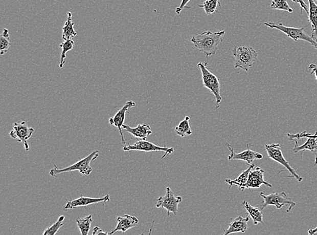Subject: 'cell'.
I'll return each mask as SVG.
<instances>
[{
  "label": "cell",
  "instance_id": "cell-25",
  "mask_svg": "<svg viewBox=\"0 0 317 235\" xmlns=\"http://www.w3.org/2000/svg\"><path fill=\"white\" fill-rule=\"evenodd\" d=\"M218 6L220 8L221 7L220 0H207L203 2V4L198 6L199 8H203L206 14L207 15H210V14H213L218 11Z\"/></svg>",
  "mask_w": 317,
  "mask_h": 235
},
{
  "label": "cell",
  "instance_id": "cell-32",
  "mask_svg": "<svg viewBox=\"0 0 317 235\" xmlns=\"http://www.w3.org/2000/svg\"><path fill=\"white\" fill-rule=\"evenodd\" d=\"M291 1L299 4L300 6H301V14L303 10H305L306 12L308 13V8H307V5H306L304 1H302V0H291Z\"/></svg>",
  "mask_w": 317,
  "mask_h": 235
},
{
  "label": "cell",
  "instance_id": "cell-1",
  "mask_svg": "<svg viewBox=\"0 0 317 235\" xmlns=\"http://www.w3.org/2000/svg\"><path fill=\"white\" fill-rule=\"evenodd\" d=\"M225 31L213 33L211 31H205L201 34H195L191 41L194 44L195 47L199 52H202L206 56H213L217 53L218 46L223 41Z\"/></svg>",
  "mask_w": 317,
  "mask_h": 235
},
{
  "label": "cell",
  "instance_id": "cell-29",
  "mask_svg": "<svg viewBox=\"0 0 317 235\" xmlns=\"http://www.w3.org/2000/svg\"><path fill=\"white\" fill-rule=\"evenodd\" d=\"M270 8L275 10H284L289 13H292L293 12L292 8L289 6L286 0H272Z\"/></svg>",
  "mask_w": 317,
  "mask_h": 235
},
{
  "label": "cell",
  "instance_id": "cell-6",
  "mask_svg": "<svg viewBox=\"0 0 317 235\" xmlns=\"http://www.w3.org/2000/svg\"><path fill=\"white\" fill-rule=\"evenodd\" d=\"M264 25L269 27L270 29H278V30L284 33L289 38L292 39L293 41H297L298 40H302L307 41V42L311 44L315 49L317 50V44L312 38L311 36H309L307 33L304 31V27L302 28H296V27H286L283 23H276L274 22L264 23Z\"/></svg>",
  "mask_w": 317,
  "mask_h": 235
},
{
  "label": "cell",
  "instance_id": "cell-10",
  "mask_svg": "<svg viewBox=\"0 0 317 235\" xmlns=\"http://www.w3.org/2000/svg\"><path fill=\"white\" fill-rule=\"evenodd\" d=\"M124 151H139L143 152H160L163 151L165 154L161 157V159L165 158L167 155H171L174 152L173 148L167 147V146H160L152 142L146 141V140H141L136 142L132 145H125L123 146Z\"/></svg>",
  "mask_w": 317,
  "mask_h": 235
},
{
  "label": "cell",
  "instance_id": "cell-8",
  "mask_svg": "<svg viewBox=\"0 0 317 235\" xmlns=\"http://www.w3.org/2000/svg\"><path fill=\"white\" fill-rule=\"evenodd\" d=\"M183 197H175L171 188L168 186L166 188V195L165 196L160 197L157 201L156 207L157 208H164L167 209L168 216L171 213L174 215H177L178 212V205L182 202Z\"/></svg>",
  "mask_w": 317,
  "mask_h": 235
},
{
  "label": "cell",
  "instance_id": "cell-15",
  "mask_svg": "<svg viewBox=\"0 0 317 235\" xmlns=\"http://www.w3.org/2000/svg\"><path fill=\"white\" fill-rule=\"evenodd\" d=\"M139 223V220L135 216L125 214L123 216H119L117 218V225L115 229L109 232V234H115L117 231L123 232L125 233L128 230L131 229Z\"/></svg>",
  "mask_w": 317,
  "mask_h": 235
},
{
  "label": "cell",
  "instance_id": "cell-16",
  "mask_svg": "<svg viewBox=\"0 0 317 235\" xmlns=\"http://www.w3.org/2000/svg\"><path fill=\"white\" fill-rule=\"evenodd\" d=\"M250 220L249 217L243 218L238 216L228 224L229 228L224 232V235H229L233 233H245L247 230V223Z\"/></svg>",
  "mask_w": 317,
  "mask_h": 235
},
{
  "label": "cell",
  "instance_id": "cell-21",
  "mask_svg": "<svg viewBox=\"0 0 317 235\" xmlns=\"http://www.w3.org/2000/svg\"><path fill=\"white\" fill-rule=\"evenodd\" d=\"M67 16H68V18H67L66 22L65 23L64 26L62 28V39L64 41L72 39L77 35V33L74 29L75 23L72 20V13L68 12Z\"/></svg>",
  "mask_w": 317,
  "mask_h": 235
},
{
  "label": "cell",
  "instance_id": "cell-20",
  "mask_svg": "<svg viewBox=\"0 0 317 235\" xmlns=\"http://www.w3.org/2000/svg\"><path fill=\"white\" fill-rule=\"evenodd\" d=\"M242 206L251 216L255 225H258V224L259 223L264 224L263 213L260 209H258V207H253V205L245 200L242 202Z\"/></svg>",
  "mask_w": 317,
  "mask_h": 235
},
{
  "label": "cell",
  "instance_id": "cell-34",
  "mask_svg": "<svg viewBox=\"0 0 317 235\" xmlns=\"http://www.w3.org/2000/svg\"><path fill=\"white\" fill-rule=\"evenodd\" d=\"M93 234H109V232L103 231V230L101 229L100 227H98V226H96V227L94 228Z\"/></svg>",
  "mask_w": 317,
  "mask_h": 235
},
{
  "label": "cell",
  "instance_id": "cell-17",
  "mask_svg": "<svg viewBox=\"0 0 317 235\" xmlns=\"http://www.w3.org/2000/svg\"><path fill=\"white\" fill-rule=\"evenodd\" d=\"M123 129L131 134L134 137L141 140H146L148 136L152 134V130L149 124H140L135 127L124 124Z\"/></svg>",
  "mask_w": 317,
  "mask_h": 235
},
{
  "label": "cell",
  "instance_id": "cell-19",
  "mask_svg": "<svg viewBox=\"0 0 317 235\" xmlns=\"http://www.w3.org/2000/svg\"><path fill=\"white\" fill-rule=\"evenodd\" d=\"M308 1L309 4L308 20L312 28L311 37L317 44V4L314 0H308Z\"/></svg>",
  "mask_w": 317,
  "mask_h": 235
},
{
  "label": "cell",
  "instance_id": "cell-5",
  "mask_svg": "<svg viewBox=\"0 0 317 235\" xmlns=\"http://www.w3.org/2000/svg\"><path fill=\"white\" fill-rule=\"evenodd\" d=\"M260 197L264 199L263 202H262L261 209H265L266 207L272 205L275 206L277 209H281L283 206L288 207L287 209V213H289L293 207L297 205V203L293 201L291 197H288L286 193H273L271 194L266 195L264 192L260 193Z\"/></svg>",
  "mask_w": 317,
  "mask_h": 235
},
{
  "label": "cell",
  "instance_id": "cell-27",
  "mask_svg": "<svg viewBox=\"0 0 317 235\" xmlns=\"http://www.w3.org/2000/svg\"><path fill=\"white\" fill-rule=\"evenodd\" d=\"M11 46L10 42V33L7 29H4L0 36V54L4 55L7 53Z\"/></svg>",
  "mask_w": 317,
  "mask_h": 235
},
{
  "label": "cell",
  "instance_id": "cell-2",
  "mask_svg": "<svg viewBox=\"0 0 317 235\" xmlns=\"http://www.w3.org/2000/svg\"><path fill=\"white\" fill-rule=\"evenodd\" d=\"M98 157H99V151H94L85 158L79 159L76 163L71 165V166L67 167L66 168H58L57 165L54 164L53 168L50 169V176L52 177H56L60 174L73 171H79L83 175L89 176L93 171V169L90 164L92 161H95Z\"/></svg>",
  "mask_w": 317,
  "mask_h": 235
},
{
  "label": "cell",
  "instance_id": "cell-26",
  "mask_svg": "<svg viewBox=\"0 0 317 235\" xmlns=\"http://www.w3.org/2000/svg\"><path fill=\"white\" fill-rule=\"evenodd\" d=\"M75 42L72 39L65 40L64 42L60 44V47L62 48V51L61 53V58L60 62V68L62 69L65 64V60L66 58L67 52L71 51L74 48Z\"/></svg>",
  "mask_w": 317,
  "mask_h": 235
},
{
  "label": "cell",
  "instance_id": "cell-14",
  "mask_svg": "<svg viewBox=\"0 0 317 235\" xmlns=\"http://www.w3.org/2000/svg\"><path fill=\"white\" fill-rule=\"evenodd\" d=\"M265 171L261 167H257L255 169H252L250 172L248 180L245 184V188H259L262 185H265L268 187L272 188V184L266 182L264 178Z\"/></svg>",
  "mask_w": 317,
  "mask_h": 235
},
{
  "label": "cell",
  "instance_id": "cell-24",
  "mask_svg": "<svg viewBox=\"0 0 317 235\" xmlns=\"http://www.w3.org/2000/svg\"><path fill=\"white\" fill-rule=\"evenodd\" d=\"M76 222L80 232H81L82 235H87L89 234L90 228H91L92 223L93 222L92 215L78 218V219H77Z\"/></svg>",
  "mask_w": 317,
  "mask_h": 235
},
{
  "label": "cell",
  "instance_id": "cell-3",
  "mask_svg": "<svg viewBox=\"0 0 317 235\" xmlns=\"http://www.w3.org/2000/svg\"><path fill=\"white\" fill-rule=\"evenodd\" d=\"M235 57V68L248 71L250 68L258 60V52L253 47L236 46L232 51Z\"/></svg>",
  "mask_w": 317,
  "mask_h": 235
},
{
  "label": "cell",
  "instance_id": "cell-13",
  "mask_svg": "<svg viewBox=\"0 0 317 235\" xmlns=\"http://www.w3.org/2000/svg\"><path fill=\"white\" fill-rule=\"evenodd\" d=\"M110 201L109 195L100 197V198H92V197L81 196L79 198L67 201L66 204L64 206V208L67 210V209H73L79 207L88 206V205L96 204V203H106L110 202Z\"/></svg>",
  "mask_w": 317,
  "mask_h": 235
},
{
  "label": "cell",
  "instance_id": "cell-7",
  "mask_svg": "<svg viewBox=\"0 0 317 235\" xmlns=\"http://www.w3.org/2000/svg\"><path fill=\"white\" fill-rule=\"evenodd\" d=\"M265 150L270 159L279 163V164L282 165L290 173L291 176L289 177L295 178L300 182L302 181L303 178L296 172L295 169L291 166L288 161L283 156L280 144L279 143L265 144Z\"/></svg>",
  "mask_w": 317,
  "mask_h": 235
},
{
  "label": "cell",
  "instance_id": "cell-30",
  "mask_svg": "<svg viewBox=\"0 0 317 235\" xmlns=\"http://www.w3.org/2000/svg\"><path fill=\"white\" fill-rule=\"evenodd\" d=\"M287 137L289 138V139L290 140H296L298 139H301V138H308V137H312L317 138V132H315V134H311L308 133L307 132H303L302 133L297 134H287Z\"/></svg>",
  "mask_w": 317,
  "mask_h": 235
},
{
  "label": "cell",
  "instance_id": "cell-35",
  "mask_svg": "<svg viewBox=\"0 0 317 235\" xmlns=\"http://www.w3.org/2000/svg\"><path fill=\"white\" fill-rule=\"evenodd\" d=\"M308 234H310V235H313V234H315L316 233H317V226L316 228H311V229H310L309 230H308Z\"/></svg>",
  "mask_w": 317,
  "mask_h": 235
},
{
  "label": "cell",
  "instance_id": "cell-12",
  "mask_svg": "<svg viewBox=\"0 0 317 235\" xmlns=\"http://www.w3.org/2000/svg\"><path fill=\"white\" fill-rule=\"evenodd\" d=\"M135 105V102H133V100H129V101L126 102L125 105L122 107L121 109H119L118 112L115 114L114 117H111L109 119L110 124L119 129L121 136L122 142H123L124 146L126 145V141L125 138H124L123 130L122 129H123L124 121H125L126 113L129 111L130 109L133 108Z\"/></svg>",
  "mask_w": 317,
  "mask_h": 235
},
{
  "label": "cell",
  "instance_id": "cell-36",
  "mask_svg": "<svg viewBox=\"0 0 317 235\" xmlns=\"http://www.w3.org/2000/svg\"><path fill=\"white\" fill-rule=\"evenodd\" d=\"M317 165V154L316 155L315 159H314V165Z\"/></svg>",
  "mask_w": 317,
  "mask_h": 235
},
{
  "label": "cell",
  "instance_id": "cell-18",
  "mask_svg": "<svg viewBox=\"0 0 317 235\" xmlns=\"http://www.w3.org/2000/svg\"><path fill=\"white\" fill-rule=\"evenodd\" d=\"M255 167V164L250 165L248 168L241 172L240 175L236 180L226 179L225 182L230 185V188L235 185L238 186L241 191H244L245 185L248 180L250 172Z\"/></svg>",
  "mask_w": 317,
  "mask_h": 235
},
{
  "label": "cell",
  "instance_id": "cell-9",
  "mask_svg": "<svg viewBox=\"0 0 317 235\" xmlns=\"http://www.w3.org/2000/svg\"><path fill=\"white\" fill-rule=\"evenodd\" d=\"M34 132L35 130L33 127H29L25 121H21L14 123L13 129L10 132V136L24 144L25 150L29 151V145L27 141L30 139Z\"/></svg>",
  "mask_w": 317,
  "mask_h": 235
},
{
  "label": "cell",
  "instance_id": "cell-4",
  "mask_svg": "<svg viewBox=\"0 0 317 235\" xmlns=\"http://www.w3.org/2000/svg\"><path fill=\"white\" fill-rule=\"evenodd\" d=\"M198 67L201 71L203 86L209 89L215 96L216 109H217L219 108L220 102H222L219 79L208 69V62H199Z\"/></svg>",
  "mask_w": 317,
  "mask_h": 235
},
{
  "label": "cell",
  "instance_id": "cell-23",
  "mask_svg": "<svg viewBox=\"0 0 317 235\" xmlns=\"http://www.w3.org/2000/svg\"><path fill=\"white\" fill-rule=\"evenodd\" d=\"M190 117L187 116L185 117L184 120L180 121L179 124L175 127V132L177 135L180 137L184 138L186 136H190L192 134V130H191L190 123Z\"/></svg>",
  "mask_w": 317,
  "mask_h": 235
},
{
  "label": "cell",
  "instance_id": "cell-33",
  "mask_svg": "<svg viewBox=\"0 0 317 235\" xmlns=\"http://www.w3.org/2000/svg\"><path fill=\"white\" fill-rule=\"evenodd\" d=\"M308 69L311 71V74H313L317 81V66L315 64H310Z\"/></svg>",
  "mask_w": 317,
  "mask_h": 235
},
{
  "label": "cell",
  "instance_id": "cell-22",
  "mask_svg": "<svg viewBox=\"0 0 317 235\" xmlns=\"http://www.w3.org/2000/svg\"><path fill=\"white\" fill-rule=\"evenodd\" d=\"M307 141L302 145L298 144V140H295V145L293 146V151L295 153H298L302 151L303 154L304 151H315L317 150V138L308 137Z\"/></svg>",
  "mask_w": 317,
  "mask_h": 235
},
{
  "label": "cell",
  "instance_id": "cell-37",
  "mask_svg": "<svg viewBox=\"0 0 317 235\" xmlns=\"http://www.w3.org/2000/svg\"><path fill=\"white\" fill-rule=\"evenodd\" d=\"M302 1H304V0H302Z\"/></svg>",
  "mask_w": 317,
  "mask_h": 235
},
{
  "label": "cell",
  "instance_id": "cell-38",
  "mask_svg": "<svg viewBox=\"0 0 317 235\" xmlns=\"http://www.w3.org/2000/svg\"><path fill=\"white\" fill-rule=\"evenodd\" d=\"M316 1L317 2V0H316Z\"/></svg>",
  "mask_w": 317,
  "mask_h": 235
},
{
  "label": "cell",
  "instance_id": "cell-28",
  "mask_svg": "<svg viewBox=\"0 0 317 235\" xmlns=\"http://www.w3.org/2000/svg\"><path fill=\"white\" fill-rule=\"evenodd\" d=\"M65 217L64 216H60L59 218L55 223L52 224L50 227L46 228L45 231L43 232V235H54L57 233L61 227L64 225V220Z\"/></svg>",
  "mask_w": 317,
  "mask_h": 235
},
{
  "label": "cell",
  "instance_id": "cell-11",
  "mask_svg": "<svg viewBox=\"0 0 317 235\" xmlns=\"http://www.w3.org/2000/svg\"><path fill=\"white\" fill-rule=\"evenodd\" d=\"M230 151V154L228 156V159L230 161L232 160H241L245 161L247 164L251 165V163L255 160H261L263 159V155L260 154V153L256 152L255 151L251 150L250 148V145L247 144V149L243 151V152L237 153L233 149L232 146L230 143H226Z\"/></svg>",
  "mask_w": 317,
  "mask_h": 235
},
{
  "label": "cell",
  "instance_id": "cell-31",
  "mask_svg": "<svg viewBox=\"0 0 317 235\" xmlns=\"http://www.w3.org/2000/svg\"><path fill=\"white\" fill-rule=\"evenodd\" d=\"M190 0H182V4H180L179 7L177 8V9H176V13H177V14H180V12H182V10H184V8H192L190 7V6H187V4H188L189 2H190Z\"/></svg>",
  "mask_w": 317,
  "mask_h": 235
}]
</instances>
